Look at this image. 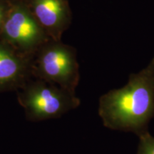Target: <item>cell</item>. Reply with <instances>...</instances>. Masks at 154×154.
<instances>
[{"mask_svg":"<svg viewBox=\"0 0 154 154\" xmlns=\"http://www.w3.org/2000/svg\"><path fill=\"white\" fill-rule=\"evenodd\" d=\"M0 38L26 57L49 38L22 0H11V5L0 34Z\"/></svg>","mask_w":154,"mask_h":154,"instance_id":"obj_4","label":"cell"},{"mask_svg":"<svg viewBox=\"0 0 154 154\" xmlns=\"http://www.w3.org/2000/svg\"><path fill=\"white\" fill-rule=\"evenodd\" d=\"M49 38L61 40L72 22L69 0H22Z\"/></svg>","mask_w":154,"mask_h":154,"instance_id":"obj_5","label":"cell"},{"mask_svg":"<svg viewBox=\"0 0 154 154\" xmlns=\"http://www.w3.org/2000/svg\"><path fill=\"white\" fill-rule=\"evenodd\" d=\"M10 5L11 0H0V34H1Z\"/></svg>","mask_w":154,"mask_h":154,"instance_id":"obj_8","label":"cell"},{"mask_svg":"<svg viewBox=\"0 0 154 154\" xmlns=\"http://www.w3.org/2000/svg\"><path fill=\"white\" fill-rule=\"evenodd\" d=\"M136 154H154V136L149 131L138 137Z\"/></svg>","mask_w":154,"mask_h":154,"instance_id":"obj_7","label":"cell"},{"mask_svg":"<svg viewBox=\"0 0 154 154\" xmlns=\"http://www.w3.org/2000/svg\"><path fill=\"white\" fill-rule=\"evenodd\" d=\"M98 113L108 129L138 137L149 131L154 119V56L145 68L130 74L124 86L99 98Z\"/></svg>","mask_w":154,"mask_h":154,"instance_id":"obj_1","label":"cell"},{"mask_svg":"<svg viewBox=\"0 0 154 154\" xmlns=\"http://www.w3.org/2000/svg\"><path fill=\"white\" fill-rule=\"evenodd\" d=\"M32 76V58L0 38V94L17 91Z\"/></svg>","mask_w":154,"mask_h":154,"instance_id":"obj_6","label":"cell"},{"mask_svg":"<svg viewBox=\"0 0 154 154\" xmlns=\"http://www.w3.org/2000/svg\"><path fill=\"white\" fill-rule=\"evenodd\" d=\"M16 92L26 119L33 122L59 119L81 104L75 93L33 77Z\"/></svg>","mask_w":154,"mask_h":154,"instance_id":"obj_2","label":"cell"},{"mask_svg":"<svg viewBox=\"0 0 154 154\" xmlns=\"http://www.w3.org/2000/svg\"><path fill=\"white\" fill-rule=\"evenodd\" d=\"M32 76L76 94L80 80L76 49L61 40L49 38L32 58Z\"/></svg>","mask_w":154,"mask_h":154,"instance_id":"obj_3","label":"cell"}]
</instances>
